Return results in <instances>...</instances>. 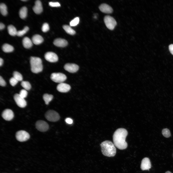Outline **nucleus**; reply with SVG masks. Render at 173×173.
<instances>
[{
  "mask_svg": "<svg viewBox=\"0 0 173 173\" xmlns=\"http://www.w3.org/2000/svg\"><path fill=\"white\" fill-rule=\"evenodd\" d=\"M128 132L123 128L117 129L114 132L113 136V143L115 146L120 150L125 149L127 147V143L125 141Z\"/></svg>",
  "mask_w": 173,
  "mask_h": 173,
  "instance_id": "f257e3e1",
  "label": "nucleus"
},
{
  "mask_svg": "<svg viewBox=\"0 0 173 173\" xmlns=\"http://www.w3.org/2000/svg\"><path fill=\"white\" fill-rule=\"evenodd\" d=\"M102 152L104 155L109 157L114 156L116 153L115 146L111 141L106 140L102 142L100 145Z\"/></svg>",
  "mask_w": 173,
  "mask_h": 173,
  "instance_id": "f03ea898",
  "label": "nucleus"
},
{
  "mask_svg": "<svg viewBox=\"0 0 173 173\" xmlns=\"http://www.w3.org/2000/svg\"><path fill=\"white\" fill-rule=\"evenodd\" d=\"M30 62L31 71L34 73H37L41 72L43 69V66L41 59L39 58L31 56Z\"/></svg>",
  "mask_w": 173,
  "mask_h": 173,
  "instance_id": "7ed1b4c3",
  "label": "nucleus"
},
{
  "mask_svg": "<svg viewBox=\"0 0 173 173\" xmlns=\"http://www.w3.org/2000/svg\"><path fill=\"white\" fill-rule=\"evenodd\" d=\"M45 116L47 120L52 122L57 121L60 118L59 114L56 111L51 110L47 111L45 114Z\"/></svg>",
  "mask_w": 173,
  "mask_h": 173,
  "instance_id": "20e7f679",
  "label": "nucleus"
},
{
  "mask_svg": "<svg viewBox=\"0 0 173 173\" xmlns=\"http://www.w3.org/2000/svg\"><path fill=\"white\" fill-rule=\"evenodd\" d=\"M104 21L107 28L111 30H113L117 24L115 19L110 16H105L104 18Z\"/></svg>",
  "mask_w": 173,
  "mask_h": 173,
  "instance_id": "39448f33",
  "label": "nucleus"
},
{
  "mask_svg": "<svg viewBox=\"0 0 173 173\" xmlns=\"http://www.w3.org/2000/svg\"><path fill=\"white\" fill-rule=\"evenodd\" d=\"M50 77L53 81L60 83H62L67 79L65 74L60 73H53L51 74Z\"/></svg>",
  "mask_w": 173,
  "mask_h": 173,
  "instance_id": "423d86ee",
  "label": "nucleus"
},
{
  "mask_svg": "<svg viewBox=\"0 0 173 173\" xmlns=\"http://www.w3.org/2000/svg\"><path fill=\"white\" fill-rule=\"evenodd\" d=\"M16 137L18 141L20 142L25 141L30 137L29 134L24 130H20L17 131L16 134Z\"/></svg>",
  "mask_w": 173,
  "mask_h": 173,
  "instance_id": "0eeeda50",
  "label": "nucleus"
},
{
  "mask_svg": "<svg viewBox=\"0 0 173 173\" xmlns=\"http://www.w3.org/2000/svg\"><path fill=\"white\" fill-rule=\"evenodd\" d=\"M35 126L36 128L38 130L42 132L47 131L49 128L48 124L45 121L41 120L36 122Z\"/></svg>",
  "mask_w": 173,
  "mask_h": 173,
  "instance_id": "6e6552de",
  "label": "nucleus"
},
{
  "mask_svg": "<svg viewBox=\"0 0 173 173\" xmlns=\"http://www.w3.org/2000/svg\"><path fill=\"white\" fill-rule=\"evenodd\" d=\"M14 99L17 105L21 108H24L27 105L26 101L19 94L16 93L14 96Z\"/></svg>",
  "mask_w": 173,
  "mask_h": 173,
  "instance_id": "1a4fd4ad",
  "label": "nucleus"
},
{
  "mask_svg": "<svg viewBox=\"0 0 173 173\" xmlns=\"http://www.w3.org/2000/svg\"><path fill=\"white\" fill-rule=\"evenodd\" d=\"M44 57L47 61L51 62H55L58 60V57L57 55L52 52H49L45 54Z\"/></svg>",
  "mask_w": 173,
  "mask_h": 173,
  "instance_id": "9d476101",
  "label": "nucleus"
},
{
  "mask_svg": "<svg viewBox=\"0 0 173 173\" xmlns=\"http://www.w3.org/2000/svg\"><path fill=\"white\" fill-rule=\"evenodd\" d=\"M2 116L5 120L8 121H10L14 117V113L11 109H6L4 110L2 112Z\"/></svg>",
  "mask_w": 173,
  "mask_h": 173,
  "instance_id": "9b49d317",
  "label": "nucleus"
},
{
  "mask_svg": "<svg viewBox=\"0 0 173 173\" xmlns=\"http://www.w3.org/2000/svg\"><path fill=\"white\" fill-rule=\"evenodd\" d=\"M64 68L68 72L73 73L76 72L78 70L79 67L75 64L68 63L65 65Z\"/></svg>",
  "mask_w": 173,
  "mask_h": 173,
  "instance_id": "f8f14e48",
  "label": "nucleus"
},
{
  "mask_svg": "<svg viewBox=\"0 0 173 173\" xmlns=\"http://www.w3.org/2000/svg\"><path fill=\"white\" fill-rule=\"evenodd\" d=\"M151 167V163L148 158L145 157L142 159L141 165V168L142 170H148Z\"/></svg>",
  "mask_w": 173,
  "mask_h": 173,
  "instance_id": "ddd939ff",
  "label": "nucleus"
},
{
  "mask_svg": "<svg viewBox=\"0 0 173 173\" xmlns=\"http://www.w3.org/2000/svg\"><path fill=\"white\" fill-rule=\"evenodd\" d=\"M57 90L62 93H66L69 91L71 89L70 86L68 84L62 83H60L56 87Z\"/></svg>",
  "mask_w": 173,
  "mask_h": 173,
  "instance_id": "4468645a",
  "label": "nucleus"
},
{
  "mask_svg": "<svg viewBox=\"0 0 173 173\" xmlns=\"http://www.w3.org/2000/svg\"><path fill=\"white\" fill-rule=\"evenodd\" d=\"M99 8L100 11L103 13H111L113 12L112 8L106 4L103 3L101 4Z\"/></svg>",
  "mask_w": 173,
  "mask_h": 173,
  "instance_id": "2eb2a0df",
  "label": "nucleus"
},
{
  "mask_svg": "<svg viewBox=\"0 0 173 173\" xmlns=\"http://www.w3.org/2000/svg\"><path fill=\"white\" fill-rule=\"evenodd\" d=\"M33 9L34 12L36 14H40L42 12L43 7L42 3L40 0H38L36 1Z\"/></svg>",
  "mask_w": 173,
  "mask_h": 173,
  "instance_id": "dca6fc26",
  "label": "nucleus"
},
{
  "mask_svg": "<svg viewBox=\"0 0 173 173\" xmlns=\"http://www.w3.org/2000/svg\"><path fill=\"white\" fill-rule=\"evenodd\" d=\"M53 43L55 46L59 47H65L68 44V42L67 40L61 38L56 39L53 42Z\"/></svg>",
  "mask_w": 173,
  "mask_h": 173,
  "instance_id": "f3484780",
  "label": "nucleus"
},
{
  "mask_svg": "<svg viewBox=\"0 0 173 173\" xmlns=\"http://www.w3.org/2000/svg\"><path fill=\"white\" fill-rule=\"evenodd\" d=\"M32 40L34 44L37 45L42 43L43 41V39L42 37L40 35L36 34L32 37Z\"/></svg>",
  "mask_w": 173,
  "mask_h": 173,
  "instance_id": "a211bd4d",
  "label": "nucleus"
},
{
  "mask_svg": "<svg viewBox=\"0 0 173 173\" xmlns=\"http://www.w3.org/2000/svg\"><path fill=\"white\" fill-rule=\"evenodd\" d=\"M32 41L28 37H24L22 40L23 45L24 48L29 49L32 45Z\"/></svg>",
  "mask_w": 173,
  "mask_h": 173,
  "instance_id": "6ab92c4d",
  "label": "nucleus"
},
{
  "mask_svg": "<svg viewBox=\"0 0 173 173\" xmlns=\"http://www.w3.org/2000/svg\"><path fill=\"white\" fill-rule=\"evenodd\" d=\"M2 49L3 51L6 53L10 52L14 50L13 47L7 43L4 44L2 46Z\"/></svg>",
  "mask_w": 173,
  "mask_h": 173,
  "instance_id": "aec40b11",
  "label": "nucleus"
},
{
  "mask_svg": "<svg viewBox=\"0 0 173 173\" xmlns=\"http://www.w3.org/2000/svg\"><path fill=\"white\" fill-rule=\"evenodd\" d=\"M7 30L8 33L11 36H14L17 35V31L16 28L13 25H10L8 26Z\"/></svg>",
  "mask_w": 173,
  "mask_h": 173,
  "instance_id": "412c9836",
  "label": "nucleus"
},
{
  "mask_svg": "<svg viewBox=\"0 0 173 173\" xmlns=\"http://www.w3.org/2000/svg\"><path fill=\"white\" fill-rule=\"evenodd\" d=\"M27 14V9L25 6L22 7L20 9L19 14L20 17L22 19H24L26 17Z\"/></svg>",
  "mask_w": 173,
  "mask_h": 173,
  "instance_id": "4be33fe9",
  "label": "nucleus"
},
{
  "mask_svg": "<svg viewBox=\"0 0 173 173\" xmlns=\"http://www.w3.org/2000/svg\"><path fill=\"white\" fill-rule=\"evenodd\" d=\"M43 98L46 104L48 105L49 103L52 99L53 96L51 94L45 93L43 95Z\"/></svg>",
  "mask_w": 173,
  "mask_h": 173,
  "instance_id": "5701e85b",
  "label": "nucleus"
},
{
  "mask_svg": "<svg viewBox=\"0 0 173 173\" xmlns=\"http://www.w3.org/2000/svg\"><path fill=\"white\" fill-rule=\"evenodd\" d=\"M63 28L67 33L70 35H74L76 33L75 31L69 25H64Z\"/></svg>",
  "mask_w": 173,
  "mask_h": 173,
  "instance_id": "b1692460",
  "label": "nucleus"
},
{
  "mask_svg": "<svg viewBox=\"0 0 173 173\" xmlns=\"http://www.w3.org/2000/svg\"><path fill=\"white\" fill-rule=\"evenodd\" d=\"M0 10L1 13L3 16L6 15L7 13V7L3 3H1L0 5Z\"/></svg>",
  "mask_w": 173,
  "mask_h": 173,
  "instance_id": "393cba45",
  "label": "nucleus"
},
{
  "mask_svg": "<svg viewBox=\"0 0 173 173\" xmlns=\"http://www.w3.org/2000/svg\"><path fill=\"white\" fill-rule=\"evenodd\" d=\"M21 85L26 90H29L31 88L30 84L27 81H22L21 83Z\"/></svg>",
  "mask_w": 173,
  "mask_h": 173,
  "instance_id": "a878e982",
  "label": "nucleus"
},
{
  "mask_svg": "<svg viewBox=\"0 0 173 173\" xmlns=\"http://www.w3.org/2000/svg\"><path fill=\"white\" fill-rule=\"evenodd\" d=\"M13 76L14 78L18 81H21L22 80L23 76L21 74L18 72L15 71L13 73Z\"/></svg>",
  "mask_w": 173,
  "mask_h": 173,
  "instance_id": "bb28decb",
  "label": "nucleus"
},
{
  "mask_svg": "<svg viewBox=\"0 0 173 173\" xmlns=\"http://www.w3.org/2000/svg\"><path fill=\"white\" fill-rule=\"evenodd\" d=\"M29 29V28L28 26H25L23 30L17 31V35L19 37L23 36L26 33Z\"/></svg>",
  "mask_w": 173,
  "mask_h": 173,
  "instance_id": "cd10ccee",
  "label": "nucleus"
},
{
  "mask_svg": "<svg viewBox=\"0 0 173 173\" xmlns=\"http://www.w3.org/2000/svg\"><path fill=\"white\" fill-rule=\"evenodd\" d=\"M79 18L78 17H76L71 20L70 23L71 26H75L77 25L79 23Z\"/></svg>",
  "mask_w": 173,
  "mask_h": 173,
  "instance_id": "c85d7f7f",
  "label": "nucleus"
},
{
  "mask_svg": "<svg viewBox=\"0 0 173 173\" xmlns=\"http://www.w3.org/2000/svg\"><path fill=\"white\" fill-rule=\"evenodd\" d=\"M162 133L163 135L165 137L168 138L171 136V133L169 130L167 128L164 129L162 130Z\"/></svg>",
  "mask_w": 173,
  "mask_h": 173,
  "instance_id": "c756f323",
  "label": "nucleus"
},
{
  "mask_svg": "<svg viewBox=\"0 0 173 173\" xmlns=\"http://www.w3.org/2000/svg\"><path fill=\"white\" fill-rule=\"evenodd\" d=\"M49 26L48 24L45 23L43 24L42 28V30L43 32H47L49 30Z\"/></svg>",
  "mask_w": 173,
  "mask_h": 173,
  "instance_id": "7c9ffc66",
  "label": "nucleus"
},
{
  "mask_svg": "<svg viewBox=\"0 0 173 173\" xmlns=\"http://www.w3.org/2000/svg\"><path fill=\"white\" fill-rule=\"evenodd\" d=\"M27 92L26 90L22 89L20 91L19 94L21 97L24 99L27 96Z\"/></svg>",
  "mask_w": 173,
  "mask_h": 173,
  "instance_id": "2f4dec72",
  "label": "nucleus"
},
{
  "mask_svg": "<svg viewBox=\"0 0 173 173\" xmlns=\"http://www.w3.org/2000/svg\"><path fill=\"white\" fill-rule=\"evenodd\" d=\"M18 81L13 77L11 78L9 80L10 84L12 86H15L18 83Z\"/></svg>",
  "mask_w": 173,
  "mask_h": 173,
  "instance_id": "473e14b6",
  "label": "nucleus"
},
{
  "mask_svg": "<svg viewBox=\"0 0 173 173\" xmlns=\"http://www.w3.org/2000/svg\"><path fill=\"white\" fill-rule=\"evenodd\" d=\"M49 5L52 7H58L61 6L60 3L58 2H50L49 3Z\"/></svg>",
  "mask_w": 173,
  "mask_h": 173,
  "instance_id": "72a5a7b5",
  "label": "nucleus"
},
{
  "mask_svg": "<svg viewBox=\"0 0 173 173\" xmlns=\"http://www.w3.org/2000/svg\"><path fill=\"white\" fill-rule=\"evenodd\" d=\"M6 83L5 80L3 79L2 77L1 76H0V85L2 86H5Z\"/></svg>",
  "mask_w": 173,
  "mask_h": 173,
  "instance_id": "f704fd0d",
  "label": "nucleus"
},
{
  "mask_svg": "<svg viewBox=\"0 0 173 173\" xmlns=\"http://www.w3.org/2000/svg\"><path fill=\"white\" fill-rule=\"evenodd\" d=\"M65 121L66 123L68 124H71L73 123V120L69 118H66L65 120Z\"/></svg>",
  "mask_w": 173,
  "mask_h": 173,
  "instance_id": "c9c22d12",
  "label": "nucleus"
},
{
  "mask_svg": "<svg viewBox=\"0 0 173 173\" xmlns=\"http://www.w3.org/2000/svg\"><path fill=\"white\" fill-rule=\"evenodd\" d=\"M169 49L171 53L173 55V44H171L169 45Z\"/></svg>",
  "mask_w": 173,
  "mask_h": 173,
  "instance_id": "e433bc0d",
  "label": "nucleus"
},
{
  "mask_svg": "<svg viewBox=\"0 0 173 173\" xmlns=\"http://www.w3.org/2000/svg\"><path fill=\"white\" fill-rule=\"evenodd\" d=\"M5 27V25L2 23H0V29L2 30Z\"/></svg>",
  "mask_w": 173,
  "mask_h": 173,
  "instance_id": "4c0bfd02",
  "label": "nucleus"
},
{
  "mask_svg": "<svg viewBox=\"0 0 173 173\" xmlns=\"http://www.w3.org/2000/svg\"><path fill=\"white\" fill-rule=\"evenodd\" d=\"M3 59L2 58H0V67L2 65L3 63Z\"/></svg>",
  "mask_w": 173,
  "mask_h": 173,
  "instance_id": "58836bf2",
  "label": "nucleus"
},
{
  "mask_svg": "<svg viewBox=\"0 0 173 173\" xmlns=\"http://www.w3.org/2000/svg\"><path fill=\"white\" fill-rule=\"evenodd\" d=\"M165 173H171L170 172L168 171H167Z\"/></svg>",
  "mask_w": 173,
  "mask_h": 173,
  "instance_id": "ea45409f",
  "label": "nucleus"
},
{
  "mask_svg": "<svg viewBox=\"0 0 173 173\" xmlns=\"http://www.w3.org/2000/svg\"><path fill=\"white\" fill-rule=\"evenodd\" d=\"M21 0L23 1H27V0Z\"/></svg>",
  "mask_w": 173,
  "mask_h": 173,
  "instance_id": "a19ab883",
  "label": "nucleus"
}]
</instances>
